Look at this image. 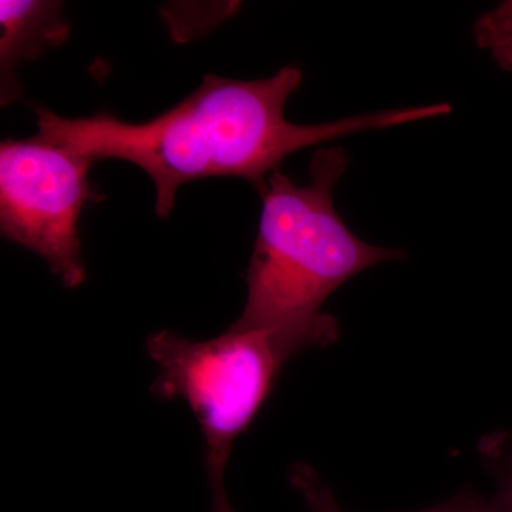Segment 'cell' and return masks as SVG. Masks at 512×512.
Returning <instances> with one entry per match:
<instances>
[{"instance_id": "cell-6", "label": "cell", "mask_w": 512, "mask_h": 512, "mask_svg": "<svg viewBox=\"0 0 512 512\" xmlns=\"http://www.w3.org/2000/svg\"><path fill=\"white\" fill-rule=\"evenodd\" d=\"M289 483L302 498L309 512H349L336 500L332 488L320 478L315 468L305 463L293 464ZM416 512H495L491 497H483L464 488L444 503Z\"/></svg>"}, {"instance_id": "cell-3", "label": "cell", "mask_w": 512, "mask_h": 512, "mask_svg": "<svg viewBox=\"0 0 512 512\" xmlns=\"http://www.w3.org/2000/svg\"><path fill=\"white\" fill-rule=\"evenodd\" d=\"M302 346L271 330H239L190 340L170 330L147 339L158 375L151 392L184 400L205 440L208 477L225 476L232 447L271 396L286 363Z\"/></svg>"}, {"instance_id": "cell-4", "label": "cell", "mask_w": 512, "mask_h": 512, "mask_svg": "<svg viewBox=\"0 0 512 512\" xmlns=\"http://www.w3.org/2000/svg\"><path fill=\"white\" fill-rule=\"evenodd\" d=\"M90 158L37 136L0 144V229L42 256L66 288L86 281L79 218L104 200L90 184Z\"/></svg>"}, {"instance_id": "cell-9", "label": "cell", "mask_w": 512, "mask_h": 512, "mask_svg": "<svg viewBox=\"0 0 512 512\" xmlns=\"http://www.w3.org/2000/svg\"><path fill=\"white\" fill-rule=\"evenodd\" d=\"M224 477H210L211 512H235L228 500Z\"/></svg>"}, {"instance_id": "cell-7", "label": "cell", "mask_w": 512, "mask_h": 512, "mask_svg": "<svg viewBox=\"0 0 512 512\" xmlns=\"http://www.w3.org/2000/svg\"><path fill=\"white\" fill-rule=\"evenodd\" d=\"M473 33L477 46L487 50L505 72H512V0L478 18Z\"/></svg>"}, {"instance_id": "cell-2", "label": "cell", "mask_w": 512, "mask_h": 512, "mask_svg": "<svg viewBox=\"0 0 512 512\" xmlns=\"http://www.w3.org/2000/svg\"><path fill=\"white\" fill-rule=\"evenodd\" d=\"M349 167L342 147L312 157L311 183L295 184L276 170L262 195V212L247 271V302L231 328L271 330L303 350L339 339L338 320L323 303L353 276L404 258L400 249L367 244L353 234L333 205L332 192Z\"/></svg>"}, {"instance_id": "cell-1", "label": "cell", "mask_w": 512, "mask_h": 512, "mask_svg": "<svg viewBox=\"0 0 512 512\" xmlns=\"http://www.w3.org/2000/svg\"><path fill=\"white\" fill-rule=\"evenodd\" d=\"M302 80L295 66L251 82L207 74L187 99L146 123H127L110 113L66 119L36 107V136L94 163L117 158L136 164L156 187V214L167 218L181 185L190 181L242 178L261 192L282 161L302 148L453 110L450 104L437 103L301 126L286 120L284 110Z\"/></svg>"}, {"instance_id": "cell-8", "label": "cell", "mask_w": 512, "mask_h": 512, "mask_svg": "<svg viewBox=\"0 0 512 512\" xmlns=\"http://www.w3.org/2000/svg\"><path fill=\"white\" fill-rule=\"evenodd\" d=\"M481 456L497 480L491 495L495 512H512V430L491 434L481 441Z\"/></svg>"}, {"instance_id": "cell-5", "label": "cell", "mask_w": 512, "mask_h": 512, "mask_svg": "<svg viewBox=\"0 0 512 512\" xmlns=\"http://www.w3.org/2000/svg\"><path fill=\"white\" fill-rule=\"evenodd\" d=\"M60 2L2 0L0 2V73L2 106L19 99L22 93L16 66L35 60L46 47L66 42L69 23L62 16Z\"/></svg>"}]
</instances>
